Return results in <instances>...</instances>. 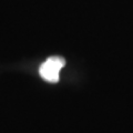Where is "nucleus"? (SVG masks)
<instances>
[{
	"label": "nucleus",
	"instance_id": "f257e3e1",
	"mask_svg": "<svg viewBox=\"0 0 133 133\" xmlns=\"http://www.w3.org/2000/svg\"><path fill=\"white\" fill-rule=\"evenodd\" d=\"M65 65V60L59 56H52L48 58L39 69V73L42 79L48 82L56 83L59 81L60 70Z\"/></svg>",
	"mask_w": 133,
	"mask_h": 133
}]
</instances>
